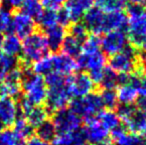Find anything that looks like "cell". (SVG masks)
I'll use <instances>...</instances> for the list:
<instances>
[{"label": "cell", "mask_w": 146, "mask_h": 145, "mask_svg": "<svg viewBox=\"0 0 146 145\" xmlns=\"http://www.w3.org/2000/svg\"><path fill=\"white\" fill-rule=\"evenodd\" d=\"M21 67L23 70V81H22L23 97L34 107L44 105L48 91L44 77L33 73L28 67V64L22 62Z\"/></svg>", "instance_id": "obj_1"}, {"label": "cell", "mask_w": 146, "mask_h": 145, "mask_svg": "<svg viewBox=\"0 0 146 145\" xmlns=\"http://www.w3.org/2000/svg\"><path fill=\"white\" fill-rule=\"evenodd\" d=\"M23 40L21 48L23 63L28 65L32 64L33 62L48 55L49 48L44 33L35 31Z\"/></svg>", "instance_id": "obj_2"}, {"label": "cell", "mask_w": 146, "mask_h": 145, "mask_svg": "<svg viewBox=\"0 0 146 145\" xmlns=\"http://www.w3.org/2000/svg\"><path fill=\"white\" fill-rule=\"evenodd\" d=\"M128 39L138 46L141 39L146 35V8L145 6L130 5L126 23Z\"/></svg>", "instance_id": "obj_3"}, {"label": "cell", "mask_w": 146, "mask_h": 145, "mask_svg": "<svg viewBox=\"0 0 146 145\" xmlns=\"http://www.w3.org/2000/svg\"><path fill=\"white\" fill-rule=\"evenodd\" d=\"M70 109L78 114L81 118H84L86 122L94 119L98 113L104 109L100 95L92 93L88 95L78 97L70 103Z\"/></svg>", "instance_id": "obj_4"}, {"label": "cell", "mask_w": 146, "mask_h": 145, "mask_svg": "<svg viewBox=\"0 0 146 145\" xmlns=\"http://www.w3.org/2000/svg\"><path fill=\"white\" fill-rule=\"evenodd\" d=\"M110 68L118 75L134 72L137 68V51L134 46H126L121 52L111 56Z\"/></svg>", "instance_id": "obj_5"}, {"label": "cell", "mask_w": 146, "mask_h": 145, "mask_svg": "<svg viewBox=\"0 0 146 145\" xmlns=\"http://www.w3.org/2000/svg\"><path fill=\"white\" fill-rule=\"evenodd\" d=\"M52 121L56 128L57 134L77 131L81 129L82 126V118L68 107L55 111Z\"/></svg>", "instance_id": "obj_6"}, {"label": "cell", "mask_w": 146, "mask_h": 145, "mask_svg": "<svg viewBox=\"0 0 146 145\" xmlns=\"http://www.w3.org/2000/svg\"><path fill=\"white\" fill-rule=\"evenodd\" d=\"M23 70L21 65L10 70L6 73L3 81L0 83V97H8L15 99L22 93Z\"/></svg>", "instance_id": "obj_7"}, {"label": "cell", "mask_w": 146, "mask_h": 145, "mask_svg": "<svg viewBox=\"0 0 146 145\" xmlns=\"http://www.w3.org/2000/svg\"><path fill=\"white\" fill-rule=\"evenodd\" d=\"M128 46V36L123 30H113L104 33L100 39V50L108 56H113Z\"/></svg>", "instance_id": "obj_8"}, {"label": "cell", "mask_w": 146, "mask_h": 145, "mask_svg": "<svg viewBox=\"0 0 146 145\" xmlns=\"http://www.w3.org/2000/svg\"><path fill=\"white\" fill-rule=\"evenodd\" d=\"M71 97L72 95H70L67 85L50 87L47 91V97L45 101L46 109L49 112H53V113L60 109H65L71 103Z\"/></svg>", "instance_id": "obj_9"}, {"label": "cell", "mask_w": 146, "mask_h": 145, "mask_svg": "<svg viewBox=\"0 0 146 145\" xmlns=\"http://www.w3.org/2000/svg\"><path fill=\"white\" fill-rule=\"evenodd\" d=\"M94 83L92 81L90 75L86 73H79L72 77H68L67 87L72 97L76 99L94 93Z\"/></svg>", "instance_id": "obj_10"}, {"label": "cell", "mask_w": 146, "mask_h": 145, "mask_svg": "<svg viewBox=\"0 0 146 145\" xmlns=\"http://www.w3.org/2000/svg\"><path fill=\"white\" fill-rule=\"evenodd\" d=\"M36 31V21L22 11H16L12 15L11 33L19 39H25Z\"/></svg>", "instance_id": "obj_11"}, {"label": "cell", "mask_w": 146, "mask_h": 145, "mask_svg": "<svg viewBox=\"0 0 146 145\" xmlns=\"http://www.w3.org/2000/svg\"><path fill=\"white\" fill-rule=\"evenodd\" d=\"M104 19L106 12L102 11L100 7H94L88 9L83 16V23L92 34L100 35L104 33Z\"/></svg>", "instance_id": "obj_12"}, {"label": "cell", "mask_w": 146, "mask_h": 145, "mask_svg": "<svg viewBox=\"0 0 146 145\" xmlns=\"http://www.w3.org/2000/svg\"><path fill=\"white\" fill-rule=\"evenodd\" d=\"M76 62H77L78 65V69L92 72V71L104 70L106 68V55L102 51H98V52L90 55H86L81 53L77 57V61Z\"/></svg>", "instance_id": "obj_13"}, {"label": "cell", "mask_w": 146, "mask_h": 145, "mask_svg": "<svg viewBox=\"0 0 146 145\" xmlns=\"http://www.w3.org/2000/svg\"><path fill=\"white\" fill-rule=\"evenodd\" d=\"M19 116L17 101L12 97H0V122L3 126H12Z\"/></svg>", "instance_id": "obj_14"}, {"label": "cell", "mask_w": 146, "mask_h": 145, "mask_svg": "<svg viewBox=\"0 0 146 145\" xmlns=\"http://www.w3.org/2000/svg\"><path fill=\"white\" fill-rule=\"evenodd\" d=\"M53 72L61 73L69 77L78 70L77 62L74 58L64 54V53H54L52 54Z\"/></svg>", "instance_id": "obj_15"}, {"label": "cell", "mask_w": 146, "mask_h": 145, "mask_svg": "<svg viewBox=\"0 0 146 145\" xmlns=\"http://www.w3.org/2000/svg\"><path fill=\"white\" fill-rule=\"evenodd\" d=\"M86 140L92 144H96L104 139H108L110 131L98 121L96 118L87 122V125L84 128Z\"/></svg>", "instance_id": "obj_16"}, {"label": "cell", "mask_w": 146, "mask_h": 145, "mask_svg": "<svg viewBox=\"0 0 146 145\" xmlns=\"http://www.w3.org/2000/svg\"><path fill=\"white\" fill-rule=\"evenodd\" d=\"M94 3V0H66L64 9L67 11L72 22H79Z\"/></svg>", "instance_id": "obj_17"}, {"label": "cell", "mask_w": 146, "mask_h": 145, "mask_svg": "<svg viewBox=\"0 0 146 145\" xmlns=\"http://www.w3.org/2000/svg\"><path fill=\"white\" fill-rule=\"evenodd\" d=\"M122 121L131 133L140 136L146 134V113L142 110L135 109L134 111Z\"/></svg>", "instance_id": "obj_18"}, {"label": "cell", "mask_w": 146, "mask_h": 145, "mask_svg": "<svg viewBox=\"0 0 146 145\" xmlns=\"http://www.w3.org/2000/svg\"><path fill=\"white\" fill-rule=\"evenodd\" d=\"M66 36H67V31L65 27L61 25H55L49 29H46L45 37H46L49 51H52L54 53L58 52L61 49Z\"/></svg>", "instance_id": "obj_19"}, {"label": "cell", "mask_w": 146, "mask_h": 145, "mask_svg": "<svg viewBox=\"0 0 146 145\" xmlns=\"http://www.w3.org/2000/svg\"><path fill=\"white\" fill-rule=\"evenodd\" d=\"M111 138L117 145H140L143 141L140 135L127 132L120 126L111 130Z\"/></svg>", "instance_id": "obj_20"}, {"label": "cell", "mask_w": 146, "mask_h": 145, "mask_svg": "<svg viewBox=\"0 0 146 145\" xmlns=\"http://www.w3.org/2000/svg\"><path fill=\"white\" fill-rule=\"evenodd\" d=\"M127 16L122 11L106 12L104 33L113 30H123L126 27Z\"/></svg>", "instance_id": "obj_21"}, {"label": "cell", "mask_w": 146, "mask_h": 145, "mask_svg": "<svg viewBox=\"0 0 146 145\" xmlns=\"http://www.w3.org/2000/svg\"><path fill=\"white\" fill-rule=\"evenodd\" d=\"M86 141L84 130L79 129L77 131L58 133L53 139V145H80Z\"/></svg>", "instance_id": "obj_22"}, {"label": "cell", "mask_w": 146, "mask_h": 145, "mask_svg": "<svg viewBox=\"0 0 146 145\" xmlns=\"http://www.w3.org/2000/svg\"><path fill=\"white\" fill-rule=\"evenodd\" d=\"M116 97L118 103H120L121 105H132L138 99V91L136 87L131 83L119 85L116 91Z\"/></svg>", "instance_id": "obj_23"}, {"label": "cell", "mask_w": 146, "mask_h": 145, "mask_svg": "<svg viewBox=\"0 0 146 145\" xmlns=\"http://www.w3.org/2000/svg\"><path fill=\"white\" fill-rule=\"evenodd\" d=\"M22 42L21 39H19L16 35L12 33H8L6 36H4V40L1 46V52L4 53L7 56L16 57L19 54H21Z\"/></svg>", "instance_id": "obj_24"}, {"label": "cell", "mask_w": 146, "mask_h": 145, "mask_svg": "<svg viewBox=\"0 0 146 145\" xmlns=\"http://www.w3.org/2000/svg\"><path fill=\"white\" fill-rule=\"evenodd\" d=\"M96 118L108 131H111L112 129L118 127L120 123V118L117 112L113 111L112 109H102L96 116Z\"/></svg>", "instance_id": "obj_25"}, {"label": "cell", "mask_w": 146, "mask_h": 145, "mask_svg": "<svg viewBox=\"0 0 146 145\" xmlns=\"http://www.w3.org/2000/svg\"><path fill=\"white\" fill-rule=\"evenodd\" d=\"M24 117L26 118V120L29 122L33 128H36L45 120L49 119V111L46 107H42V105H36V107H33L25 114Z\"/></svg>", "instance_id": "obj_26"}, {"label": "cell", "mask_w": 146, "mask_h": 145, "mask_svg": "<svg viewBox=\"0 0 146 145\" xmlns=\"http://www.w3.org/2000/svg\"><path fill=\"white\" fill-rule=\"evenodd\" d=\"M82 45H83V42L77 40L71 35H67L64 39L61 49L64 54L75 59L82 53Z\"/></svg>", "instance_id": "obj_27"}, {"label": "cell", "mask_w": 146, "mask_h": 145, "mask_svg": "<svg viewBox=\"0 0 146 145\" xmlns=\"http://www.w3.org/2000/svg\"><path fill=\"white\" fill-rule=\"evenodd\" d=\"M31 71L34 73L45 77L49 73L53 72L52 55H46L43 58L35 61L31 64Z\"/></svg>", "instance_id": "obj_28"}, {"label": "cell", "mask_w": 146, "mask_h": 145, "mask_svg": "<svg viewBox=\"0 0 146 145\" xmlns=\"http://www.w3.org/2000/svg\"><path fill=\"white\" fill-rule=\"evenodd\" d=\"M36 136L41 138L46 142H52L55 136L57 135V131L52 120L47 119L43 123H41L38 127H36Z\"/></svg>", "instance_id": "obj_29"}, {"label": "cell", "mask_w": 146, "mask_h": 145, "mask_svg": "<svg viewBox=\"0 0 146 145\" xmlns=\"http://www.w3.org/2000/svg\"><path fill=\"white\" fill-rule=\"evenodd\" d=\"M20 8L22 12L33 18L35 21H37V19L44 11L41 0H23V3Z\"/></svg>", "instance_id": "obj_30"}, {"label": "cell", "mask_w": 146, "mask_h": 145, "mask_svg": "<svg viewBox=\"0 0 146 145\" xmlns=\"http://www.w3.org/2000/svg\"><path fill=\"white\" fill-rule=\"evenodd\" d=\"M13 131L22 139L26 140L33 135L34 128L23 116H18L13 123Z\"/></svg>", "instance_id": "obj_31"}, {"label": "cell", "mask_w": 146, "mask_h": 145, "mask_svg": "<svg viewBox=\"0 0 146 145\" xmlns=\"http://www.w3.org/2000/svg\"><path fill=\"white\" fill-rule=\"evenodd\" d=\"M19 65V61L16 57L7 56L0 51V83L3 81L6 73Z\"/></svg>", "instance_id": "obj_32"}, {"label": "cell", "mask_w": 146, "mask_h": 145, "mask_svg": "<svg viewBox=\"0 0 146 145\" xmlns=\"http://www.w3.org/2000/svg\"><path fill=\"white\" fill-rule=\"evenodd\" d=\"M0 145H25V140L18 136L13 129L5 128L0 131Z\"/></svg>", "instance_id": "obj_33"}, {"label": "cell", "mask_w": 146, "mask_h": 145, "mask_svg": "<svg viewBox=\"0 0 146 145\" xmlns=\"http://www.w3.org/2000/svg\"><path fill=\"white\" fill-rule=\"evenodd\" d=\"M100 50V38L96 34L88 36L82 45V53L86 55L94 54Z\"/></svg>", "instance_id": "obj_34"}, {"label": "cell", "mask_w": 146, "mask_h": 145, "mask_svg": "<svg viewBox=\"0 0 146 145\" xmlns=\"http://www.w3.org/2000/svg\"><path fill=\"white\" fill-rule=\"evenodd\" d=\"M100 85H102L104 89H114L117 85H119L118 73H116L110 68H104L102 79V81H100Z\"/></svg>", "instance_id": "obj_35"}, {"label": "cell", "mask_w": 146, "mask_h": 145, "mask_svg": "<svg viewBox=\"0 0 146 145\" xmlns=\"http://www.w3.org/2000/svg\"><path fill=\"white\" fill-rule=\"evenodd\" d=\"M37 22L43 29H49L55 25H58L57 23V11L54 10H46L43 11L40 17L37 19Z\"/></svg>", "instance_id": "obj_36"}, {"label": "cell", "mask_w": 146, "mask_h": 145, "mask_svg": "<svg viewBox=\"0 0 146 145\" xmlns=\"http://www.w3.org/2000/svg\"><path fill=\"white\" fill-rule=\"evenodd\" d=\"M11 10L5 6H0V32L1 33H11Z\"/></svg>", "instance_id": "obj_37"}, {"label": "cell", "mask_w": 146, "mask_h": 145, "mask_svg": "<svg viewBox=\"0 0 146 145\" xmlns=\"http://www.w3.org/2000/svg\"><path fill=\"white\" fill-rule=\"evenodd\" d=\"M100 99L104 107L108 109H113L117 105V97H116V91L114 89H104L102 93L100 95Z\"/></svg>", "instance_id": "obj_38"}, {"label": "cell", "mask_w": 146, "mask_h": 145, "mask_svg": "<svg viewBox=\"0 0 146 145\" xmlns=\"http://www.w3.org/2000/svg\"><path fill=\"white\" fill-rule=\"evenodd\" d=\"M44 79H45V83H46L47 87L50 89V87H61V85H67L68 77L56 72H51L48 75H45Z\"/></svg>", "instance_id": "obj_39"}, {"label": "cell", "mask_w": 146, "mask_h": 145, "mask_svg": "<svg viewBox=\"0 0 146 145\" xmlns=\"http://www.w3.org/2000/svg\"><path fill=\"white\" fill-rule=\"evenodd\" d=\"M69 35H71L72 37L77 39V40L81 41V42H84L86 40V38L88 37V29L82 22H74L70 26Z\"/></svg>", "instance_id": "obj_40"}, {"label": "cell", "mask_w": 146, "mask_h": 145, "mask_svg": "<svg viewBox=\"0 0 146 145\" xmlns=\"http://www.w3.org/2000/svg\"><path fill=\"white\" fill-rule=\"evenodd\" d=\"M126 4V0H104L98 7L104 12L122 11Z\"/></svg>", "instance_id": "obj_41"}, {"label": "cell", "mask_w": 146, "mask_h": 145, "mask_svg": "<svg viewBox=\"0 0 146 145\" xmlns=\"http://www.w3.org/2000/svg\"><path fill=\"white\" fill-rule=\"evenodd\" d=\"M66 0H41L44 9L46 10H54L57 11L65 4Z\"/></svg>", "instance_id": "obj_42"}, {"label": "cell", "mask_w": 146, "mask_h": 145, "mask_svg": "<svg viewBox=\"0 0 146 145\" xmlns=\"http://www.w3.org/2000/svg\"><path fill=\"white\" fill-rule=\"evenodd\" d=\"M57 23L58 25H61L63 27L69 26L72 23L67 11L64 8H60L59 10H57Z\"/></svg>", "instance_id": "obj_43"}, {"label": "cell", "mask_w": 146, "mask_h": 145, "mask_svg": "<svg viewBox=\"0 0 146 145\" xmlns=\"http://www.w3.org/2000/svg\"><path fill=\"white\" fill-rule=\"evenodd\" d=\"M136 89L140 97H146V75H141L139 73L138 79L136 83Z\"/></svg>", "instance_id": "obj_44"}, {"label": "cell", "mask_w": 146, "mask_h": 145, "mask_svg": "<svg viewBox=\"0 0 146 145\" xmlns=\"http://www.w3.org/2000/svg\"><path fill=\"white\" fill-rule=\"evenodd\" d=\"M4 1V6L9 10H17L21 7L23 0H2Z\"/></svg>", "instance_id": "obj_45"}, {"label": "cell", "mask_w": 146, "mask_h": 145, "mask_svg": "<svg viewBox=\"0 0 146 145\" xmlns=\"http://www.w3.org/2000/svg\"><path fill=\"white\" fill-rule=\"evenodd\" d=\"M25 144L26 145H50L49 142L44 141L41 138H39L38 136H34V135H32L28 139H26Z\"/></svg>", "instance_id": "obj_46"}, {"label": "cell", "mask_w": 146, "mask_h": 145, "mask_svg": "<svg viewBox=\"0 0 146 145\" xmlns=\"http://www.w3.org/2000/svg\"><path fill=\"white\" fill-rule=\"evenodd\" d=\"M137 109L142 110V111H146V97H141L140 99H137L136 101Z\"/></svg>", "instance_id": "obj_47"}, {"label": "cell", "mask_w": 146, "mask_h": 145, "mask_svg": "<svg viewBox=\"0 0 146 145\" xmlns=\"http://www.w3.org/2000/svg\"><path fill=\"white\" fill-rule=\"evenodd\" d=\"M131 5H136V6H145L146 5V0H129Z\"/></svg>", "instance_id": "obj_48"}, {"label": "cell", "mask_w": 146, "mask_h": 145, "mask_svg": "<svg viewBox=\"0 0 146 145\" xmlns=\"http://www.w3.org/2000/svg\"><path fill=\"white\" fill-rule=\"evenodd\" d=\"M138 46L141 48V50L143 51V53H146V35L141 39V41L139 42Z\"/></svg>", "instance_id": "obj_49"}, {"label": "cell", "mask_w": 146, "mask_h": 145, "mask_svg": "<svg viewBox=\"0 0 146 145\" xmlns=\"http://www.w3.org/2000/svg\"><path fill=\"white\" fill-rule=\"evenodd\" d=\"M94 145H112V143H111V141H110V140L104 139V140H102V141L98 142V143H96Z\"/></svg>", "instance_id": "obj_50"}, {"label": "cell", "mask_w": 146, "mask_h": 145, "mask_svg": "<svg viewBox=\"0 0 146 145\" xmlns=\"http://www.w3.org/2000/svg\"><path fill=\"white\" fill-rule=\"evenodd\" d=\"M3 40H4V34L0 32V49H1L2 43H3Z\"/></svg>", "instance_id": "obj_51"}, {"label": "cell", "mask_w": 146, "mask_h": 145, "mask_svg": "<svg viewBox=\"0 0 146 145\" xmlns=\"http://www.w3.org/2000/svg\"><path fill=\"white\" fill-rule=\"evenodd\" d=\"M3 127H4V126L2 125V123H1V122H0V131H1V130L3 129Z\"/></svg>", "instance_id": "obj_52"}, {"label": "cell", "mask_w": 146, "mask_h": 145, "mask_svg": "<svg viewBox=\"0 0 146 145\" xmlns=\"http://www.w3.org/2000/svg\"><path fill=\"white\" fill-rule=\"evenodd\" d=\"M80 145H90V143H86V142H84V143H82V144H80Z\"/></svg>", "instance_id": "obj_53"}, {"label": "cell", "mask_w": 146, "mask_h": 145, "mask_svg": "<svg viewBox=\"0 0 146 145\" xmlns=\"http://www.w3.org/2000/svg\"><path fill=\"white\" fill-rule=\"evenodd\" d=\"M140 145H146V141H142V143H141Z\"/></svg>", "instance_id": "obj_54"}, {"label": "cell", "mask_w": 146, "mask_h": 145, "mask_svg": "<svg viewBox=\"0 0 146 145\" xmlns=\"http://www.w3.org/2000/svg\"><path fill=\"white\" fill-rule=\"evenodd\" d=\"M1 2H2V0H0V3H1Z\"/></svg>", "instance_id": "obj_55"}, {"label": "cell", "mask_w": 146, "mask_h": 145, "mask_svg": "<svg viewBox=\"0 0 146 145\" xmlns=\"http://www.w3.org/2000/svg\"><path fill=\"white\" fill-rule=\"evenodd\" d=\"M145 113H146V111H145Z\"/></svg>", "instance_id": "obj_56"}]
</instances>
